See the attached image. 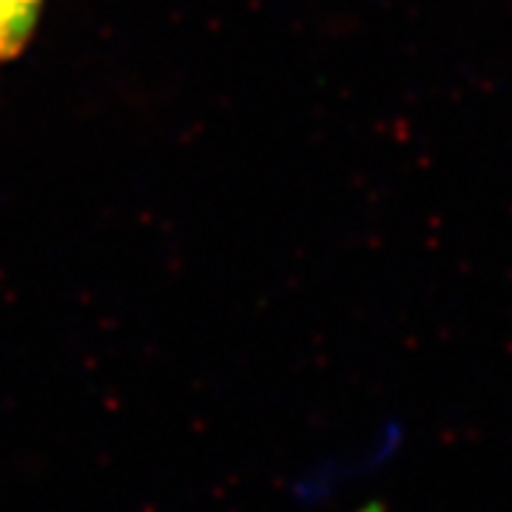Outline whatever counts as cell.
Wrapping results in <instances>:
<instances>
[{
    "label": "cell",
    "mask_w": 512,
    "mask_h": 512,
    "mask_svg": "<svg viewBox=\"0 0 512 512\" xmlns=\"http://www.w3.org/2000/svg\"><path fill=\"white\" fill-rule=\"evenodd\" d=\"M402 439L393 430H384L373 441H367L362 450H348L336 456L319 458L311 467L296 470L288 481L285 493L293 507L299 510H316L325 507L333 498L348 493L359 481H367L393 461Z\"/></svg>",
    "instance_id": "cell-1"
},
{
    "label": "cell",
    "mask_w": 512,
    "mask_h": 512,
    "mask_svg": "<svg viewBox=\"0 0 512 512\" xmlns=\"http://www.w3.org/2000/svg\"><path fill=\"white\" fill-rule=\"evenodd\" d=\"M46 0H0V63H9L32 43Z\"/></svg>",
    "instance_id": "cell-2"
}]
</instances>
